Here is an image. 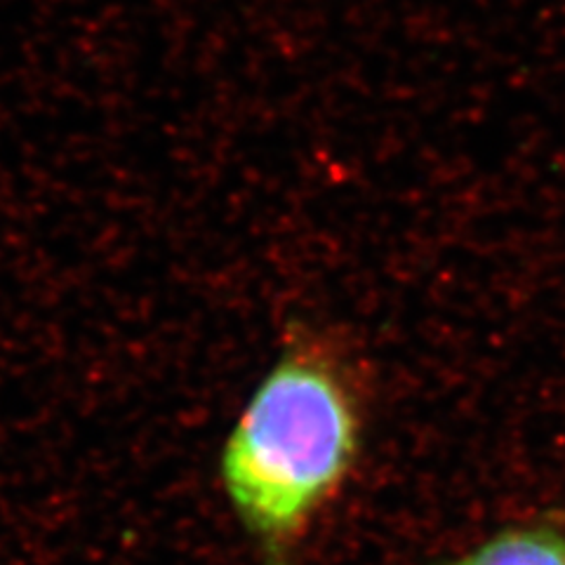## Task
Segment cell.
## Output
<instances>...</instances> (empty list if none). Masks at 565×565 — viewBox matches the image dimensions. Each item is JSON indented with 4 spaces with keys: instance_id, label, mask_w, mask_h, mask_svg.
<instances>
[{
    "instance_id": "obj_1",
    "label": "cell",
    "mask_w": 565,
    "mask_h": 565,
    "mask_svg": "<svg viewBox=\"0 0 565 565\" xmlns=\"http://www.w3.org/2000/svg\"><path fill=\"white\" fill-rule=\"evenodd\" d=\"M363 431V386L340 344L288 338L220 455L224 494L264 565L290 563L356 469Z\"/></svg>"
},
{
    "instance_id": "obj_2",
    "label": "cell",
    "mask_w": 565,
    "mask_h": 565,
    "mask_svg": "<svg viewBox=\"0 0 565 565\" xmlns=\"http://www.w3.org/2000/svg\"><path fill=\"white\" fill-rule=\"evenodd\" d=\"M440 565H565V530L546 523L509 525Z\"/></svg>"
}]
</instances>
